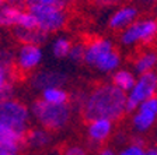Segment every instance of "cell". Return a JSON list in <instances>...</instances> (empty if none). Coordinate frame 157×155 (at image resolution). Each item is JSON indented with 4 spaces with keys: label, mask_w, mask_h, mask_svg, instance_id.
Listing matches in <instances>:
<instances>
[{
    "label": "cell",
    "mask_w": 157,
    "mask_h": 155,
    "mask_svg": "<svg viewBox=\"0 0 157 155\" xmlns=\"http://www.w3.org/2000/svg\"><path fill=\"white\" fill-rule=\"evenodd\" d=\"M17 27L24 28V29H39L38 28V20H36V17L34 16V14L29 13V11H23Z\"/></svg>",
    "instance_id": "23"
},
{
    "label": "cell",
    "mask_w": 157,
    "mask_h": 155,
    "mask_svg": "<svg viewBox=\"0 0 157 155\" xmlns=\"http://www.w3.org/2000/svg\"><path fill=\"white\" fill-rule=\"evenodd\" d=\"M33 113L41 122V124L48 130L62 129L70 119V108L66 103L53 105V103H49L44 99L34 102Z\"/></svg>",
    "instance_id": "2"
},
{
    "label": "cell",
    "mask_w": 157,
    "mask_h": 155,
    "mask_svg": "<svg viewBox=\"0 0 157 155\" xmlns=\"http://www.w3.org/2000/svg\"><path fill=\"white\" fill-rule=\"evenodd\" d=\"M0 122L6 123L18 131L25 133L28 123V109L16 99L0 102Z\"/></svg>",
    "instance_id": "5"
},
{
    "label": "cell",
    "mask_w": 157,
    "mask_h": 155,
    "mask_svg": "<svg viewBox=\"0 0 157 155\" xmlns=\"http://www.w3.org/2000/svg\"><path fill=\"white\" fill-rule=\"evenodd\" d=\"M157 36V21L151 18L136 20L129 25L121 35V43L125 46H132L137 42L144 45L153 42Z\"/></svg>",
    "instance_id": "4"
},
{
    "label": "cell",
    "mask_w": 157,
    "mask_h": 155,
    "mask_svg": "<svg viewBox=\"0 0 157 155\" xmlns=\"http://www.w3.org/2000/svg\"><path fill=\"white\" fill-rule=\"evenodd\" d=\"M41 61V50L36 45H24L18 53V70L21 73L33 70Z\"/></svg>",
    "instance_id": "9"
},
{
    "label": "cell",
    "mask_w": 157,
    "mask_h": 155,
    "mask_svg": "<svg viewBox=\"0 0 157 155\" xmlns=\"http://www.w3.org/2000/svg\"><path fill=\"white\" fill-rule=\"evenodd\" d=\"M65 155H86V152L80 147H72L65 152Z\"/></svg>",
    "instance_id": "29"
},
{
    "label": "cell",
    "mask_w": 157,
    "mask_h": 155,
    "mask_svg": "<svg viewBox=\"0 0 157 155\" xmlns=\"http://www.w3.org/2000/svg\"><path fill=\"white\" fill-rule=\"evenodd\" d=\"M25 136L27 133L18 131V130L13 129V127L6 124V123L0 122V138L4 140V141L21 146V144L25 142Z\"/></svg>",
    "instance_id": "17"
},
{
    "label": "cell",
    "mask_w": 157,
    "mask_h": 155,
    "mask_svg": "<svg viewBox=\"0 0 157 155\" xmlns=\"http://www.w3.org/2000/svg\"><path fill=\"white\" fill-rule=\"evenodd\" d=\"M20 146L13 144V142H7L0 138V155H17L18 154Z\"/></svg>",
    "instance_id": "24"
},
{
    "label": "cell",
    "mask_w": 157,
    "mask_h": 155,
    "mask_svg": "<svg viewBox=\"0 0 157 155\" xmlns=\"http://www.w3.org/2000/svg\"><path fill=\"white\" fill-rule=\"evenodd\" d=\"M137 109H139V103L135 102L133 99H131V98L128 97V99H126V106H125V110H126L128 113H131V112H133V110H137Z\"/></svg>",
    "instance_id": "28"
},
{
    "label": "cell",
    "mask_w": 157,
    "mask_h": 155,
    "mask_svg": "<svg viewBox=\"0 0 157 155\" xmlns=\"http://www.w3.org/2000/svg\"><path fill=\"white\" fill-rule=\"evenodd\" d=\"M2 2H3V0H0V9H2Z\"/></svg>",
    "instance_id": "33"
},
{
    "label": "cell",
    "mask_w": 157,
    "mask_h": 155,
    "mask_svg": "<svg viewBox=\"0 0 157 155\" xmlns=\"http://www.w3.org/2000/svg\"><path fill=\"white\" fill-rule=\"evenodd\" d=\"M156 92H157V76L156 73L150 71V73L142 74L136 80L135 87L129 92V98L140 105L144 101L156 97Z\"/></svg>",
    "instance_id": "7"
},
{
    "label": "cell",
    "mask_w": 157,
    "mask_h": 155,
    "mask_svg": "<svg viewBox=\"0 0 157 155\" xmlns=\"http://www.w3.org/2000/svg\"><path fill=\"white\" fill-rule=\"evenodd\" d=\"M28 2V6L31 4H44V6H66L65 0H27Z\"/></svg>",
    "instance_id": "26"
},
{
    "label": "cell",
    "mask_w": 157,
    "mask_h": 155,
    "mask_svg": "<svg viewBox=\"0 0 157 155\" xmlns=\"http://www.w3.org/2000/svg\"><path fill=\"white\" fill-rule=\"evenodd\" d=\"M137 18V9L132 6H125L117 10L112 17L109 18V27L112 29H126L129 25L136 21Z\"/></svg>",
    "instance_id": "10"
},
{
    "label": "cell",
    "mask_w": 157,
    "mask_h": 155,
    "mask_svg": "<svg viewBox=\"0 0 157 155\" xmlns=\"http://www.w3.org/2000/svg\"><path fill=\"white\" fill-rule=\"evenodd\" d=\"M112 131V122L108 119H97L90 122L88 126V137L93 141L101 142L108 138Z\"/></svg>",
    "instance_id": "12"
},
{
    "label": "cell",
    "mask_w": 157,
    "mask_h": 155,
    "mask_svg": "<svg viewBox=\"0 0 157 155\" xmlns=\"http://www.w3.org/2000/svg\"><path fill=\"white\" fill-rule=\"evenodd\" d=\"M126 94L114 84H102L90 92L84 102L83 115L87 122L97 119L119 120L126 110Z\"/></svg>",
    "instance_id": "1"
},
{
    "label": "cell",
    "mask_w": 157,
    "mask_h": 155,
    "mask_svg": "<svg viewBox=\"0 0 157 155\" xmlns=\"http://www.w3.org/2000/svg\"><path fill=\"white\" fill-rule=\"evenodd\" d=\"M144 155H157V149L156 148H149V149H146V154Z\"/></svg>",
    "instance_id": "30"
},
{
    "label": "cell",
    "mask_w": 157,
    "mask_h": 155,
    "mask_svg": "<svg viewBox=\"0 0 157 155\" xmlns=\"http://www.w3.org/2000/svg\"><path fill=\"white\" fill-rule=\"evenodd\" d=\"M100 155H115V154L112 149H104V151L100 152Z\"/></svg>",
    "instance_id": "31"
},
{
    "label": "cell",
    "mask_w": 157,
    "mask_h": 155,
    "mask_svg": "<svg viewBox=\"0 0 157 155\" xmlns=\"http://www.w3.org/2000/svg\"><path fill=\"white\" fill-rule=\"evenodd\" d=\"M14 35L18 41H21L25 45H38L44 42L46 38V34L42 32L41 29H24L17 27L14 31Z\"/></svg>",
    "instance_id": "15"
},
{
    "label": "cell",
    "mask_w": 157,
    "mask_h": 155,
    "mask_svg": "<svg viewBox=\"0 0 157 155\" xmlns=\"http://www.w3.org/2000/svg\"><path fill=\"white\" fill-rule=\"evenodd\" d=\"M157 119V97L144 101L139 105V109L132 119V126L135 130L144 133L154 124Z\"/></svg>",
    "instance_id": "6"
},
{
    "label": "cell",
    "mask_w": 157,
    "mask_h": 155,
    "mask_svg": "<svg viewBox=\"0 0 157 155\" xmlns=\"http://www.w3.org/2000/svg\"><path fill=\"white\" fill-rule=\"evenodd\" d=\"M112 84H114L115 87H118L119 90H122L124 92H126V91L131 92L132 88L136 84V80H135V76L132 74L131 71L119 70V71H117L114 74V77H112Z\"/></svg>",
    "instance_id": "18"
},
{
    "label": "cell",
    "mask_w": 157,
    "mask_h": 155,
    "mask_svg": "<svg viewBox=\"0 0 157 155\" xmlns=\"http://www.w3.org/2000/svg\"><path fill=\"white\" fill-rule=\"evenodd\" d=\"M144 3H157V0H142Z\"/></svg>",
    "instance_id": "32"
},
{
    "label": "cell",
    "mask_w": 157,
    "mask_h": 155,
    "mask_svg": "<svg viewBox=\"0 0 157 155\" xmlns=\"http://www.w3.org/2000/svg\"><path fill=\"white\" fill-rule=\"evenodd\" d=\"M23 10L16 4L3 6L0 9V25L3 27H17Z\"/></svg>",
    "instance_id": "16"
},
{
    "label": "cell",
    "mask_w": 157,
    "mask_h": 155,
    "mask_svg": "<svg viewBox=\"0 0 157 155\" xmlns=\"http://www.w3.org/2000/svg\"><path fill=\"white\" fill-rule=\"evenodd\" d=\"M65 81H66V76L63 73H59V71H41L34 78V85L36 88L48 90V88L62 85Z\"/></svg>",
    "instance_id": "11"
},
{
    "label": "cell",
    "mask_w": 157,
    "mask_h": 155,
    "mask_svg": "<svg viewBox=\"0 0 157 155\" xmlns=\"http://www.w3.org/2000/svg\"><path fill=\"white\" fill-rule=\"evenodd\" d=\"M146 151L142 148V146H136V144H132L128 148H125L124 151H121L119 155H144Z\"/></svg>",
    "instance_id": "27"
},
{
    "label": "cell",
    "mask_w": 157,
    "mask_h": 155,
    "mask_svg": "<svg viewBox=\"0 0 157 155\" xmlns=\"http://www.w3.org/2000/svg\"><path fill=\"white\" fill-rule=\"evenodd\" d=\"M28 11L36 17L38 28L45 34L55 32L66 24V11L62 6H44V4H31Z\"/></svg>",
    "instance_id": "3"
},
{
    "label": "cell",
    "mask_w": 157,
    "mask_h": 155,
    "mask_svg": "<svg viewBox=\"0 0 157 155\" xmlns=\"http://www.w3.org/2000/svg\"><path fill=\"white\" fill-rule=\"evenodd\" d=\"M114 50V46H112V42L107 41V39H101L97 38L94 41L87 45L86 48V56H84V61L88 63L91 66H97L98 61L101 60L107 53Z\"/></svg>",
    "instance_id": "8"
},
{
    "label": "cell",
    "mask_w": 157,
    "mask_h": 155,
    "mask_svg": "<svg viewBox=\"0 0 157 155\" xmlns=\"http://www.w3.org/2000/svg\"><path fill=\"white\" fill-rule=\"evenodd\" d=\"M67 94L59 87L48 88V90H44L42 92V99L53 105H63L67 102Z\"/></svg>",
    "instance_id": "19"
},
{
    "label": "cell",
    "mask_w": 157,
    "mask_h": 155,
    "mask_svg": "<svg viewBox=\"0 0 157 155\" xmlns=\"http://www.w3.org/2000/svg\"><path fill=\"white\" fill-rule=\"evenodd\" d=\"M70 57L73 59L75 61H78V60H84V56H86V48L83 45H75L70 50Z\"/></svg>",
    "instance_id": "25"
},
{
    "label": "cell",
    "mask_w": 157,
    "mask_h": 155,
    "mask_svg": "<svg viewBox=\"0 0 157 155\" xmlns=\"http://www.w3.org/2000/svg\"><path fill=\"white\" fill-rule=\"evenodd\" d=\"M157 65V53L154 50H147L143 52L137 56V59L135 60V71L137 74H146L150 73L154 68V66Z\"/></svg>",
    "instance_id": "14"
},
{
    "label": "cell",
    "mask_w": 157,
    "mask_h": 155,
    "mask_svg": "<svg viewBox=\"0 0 157 155\" xmlns=\"http://www.w3.org/2000/svg\"><path fill=\"white\" fill-rule=\"evenodd\" d=\"M7 2H11V0H7Z\"/></svg>",
    "instance_id": "34"
},
{
    "label": "cell",
    "mask_w": 157,
    "mask_h": 155,
    "mask_svg": "<svg viewBox=\"0 0 157 155\" xmlns=\"http://www.w3.org/2000/svg\"><path fill=\"white\" fill-rule=\"evenodd\" d=\"M17 73L16 70L0 65V102L10 99V95L13 92V85H11V80L16 77Z\"/></svg>",
    "instance_id": "13"
},
{
    "label": "cell",
    "mask_w": 157,
    "mask_h": 155,
    "mask_svg": "<svg viewBox=\"0 0 157 155\" xmlns=\"http://www.w3.org/2000/svg\"><path fill=\"white\" fill-rule=\"evenodd\" d=\"M72 43H70V41L66 38H59L55 41V43H53V55L56 56V57H65V56H69L70 55V50H72Z\"/></svg>",
    "instance_id": "22"
},
{
    "label": "cell",
    "mask_w": 157,
    "mask_h": 155,
    "mask_svg": "<svg viewBox=\"0 0 157 155\" xmlns=\"http://www.w3.org/2000/svg\"><path fill=\"white\" fill-rule=\"evenodd\" d=\"M49 140H51V137H49V133L46 130L35 129L27 133L25 136V142L33 147H44L49 142Z\"/></svg>",
    "instance_id": "21"
},
{
    "label": "cell",
    "mask_w": 157,
    "mask_h": 155,
    "mask_svg": "<svg viewBox=\"0 0 157 155\" xmlns=\"http://www.w3.org/2000/svg\"><path fill=\"white\" fill-rule=\"evenodd\" d=\"M119 63H121V57H119V53H118V52L114 49V50L109 52V53H107V55H105L104 57L101 59V60L98 61V65L95 66V67H97L98 70L108 73V71L115 70V68L119 66Z\"/></svg>",
    "instance_id": "20"
}]
</instances>
